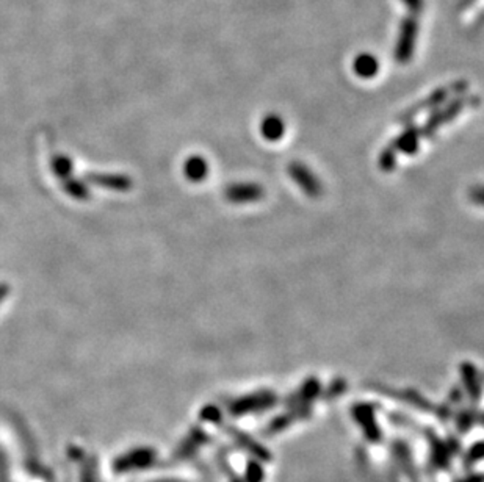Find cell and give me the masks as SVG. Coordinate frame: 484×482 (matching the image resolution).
Instances as JSON below:
<instances>
[{
  "instance_id": "8992f818",
  "label": "cell",
  "mask_w": 484,
  "mask_h": 482,
  "mask_svg": "<svg viewBox=\"0 0 484 482\" xmlns=\"http://www.w3.org/2000/svg\"><path fill=\"white\" fill-rule=\"evenodd\" d=\"M263 188L256 184H237L230 185L226 190V199L234 204H243V202H252L263 198Z\"/></svg>"
},
{
  "instance_id": "4fadbf2b",
  "label": "cell",
  "mask_w": 484,
  "mask_h": 482,
  "mask_svg": "<svg viewBox=\"0 0 484 482\" xmlns=\"http://www.w3.org/2000/svg\"><path fill=\"white\" fill-rule=\"evenodd\" d=\"M402 2L406 8H408L409 15L414 16H418L425 8V0H402Z\"/></svg>"
},
{
  "instance_id": "52a82bcc",
  "label": "cell",
  "mask_w": 484,
  "mask_h": 482,
  "mask_svg": "<svg viewBox=\"0 0 484 482\" xmlns=\"http://www.w3.org/2000/svg\"><path fill=\"white\" fill-rule=\"evenodd\" d=\"M420 137H422L420 135V127H417V125H408L403 134L395 138L390 144L397 152L402 151L404 153H408V156H412V153H416V151L418 149Z\"/></svg>"
},
{
  "instance_id": "5b68a950",
  "label": "cell",
  "mask_w": 484,
  "mask_h": 482,
  "mask_svg": "<svg viewBox=\"0 0 484 482\" xmlns=\"http://www.w3.org/2000/svg\"><path fill=\"white\" fill-rule=\"evenodd\" d=\"M289 174L292 176V179L297 182L301 188H303V191L307 194V196L317 198L318 194L321 193L320 182L317 180V177H315L311 171L307 170L303 163H299V162L290 163Z\"/></svg>"
},
{
  "instance_id": "3957f363",
  "label": "cell",
  "mask_w": 484,
  "mask_h": 482,
  "mask_svg": "<svg viewBox=\"0 0 484 482\" xmlns=\"http://www.w3.org/2000/svg\"><path fill=\"white\" fill-rule=\"evenodd\" d=\"M417 33H418V20L417 16L409 15L403 19L399 25V33L395 46V60L398 63H408L414 57L417 43Z\"/></svg>"
},
{
  "instance_id": "8fae6325",
  "label": "cell",
  "mask_w": 484,
  "mask_h": 482,
  "mask_svg": "<svg viewBox=\"0 0 484 482\" xmlns=\"http://www.w3.org/2000/svg\"><path fill=\"white\" fill-rule=\"evenodd\" d=\"M462 374H464V381L467 383L469 390H472L475 398H478L480 396V379H478V373H476L475 367L470 365V363H464V365H462Z\"/></svg>"
},
{
  "instance_id": "6da1fadb",
  "label": "cell",
  "mask_w": 484,
  "mask_h": 482,
  "mask_svg": "<svg viewBox=\"0 0 484 482\" xmlns=\"http://www.w3.org/2000/svg\"><path fill=\"white\" fill-rule=\"evenodd\" d=\"M467 88H469V83L466 80H458V82H453L452 85L442 87V88H439L436 91H433V93L428 96L426 99L417 102L414 107L403 111V113L399 115V118H398V122L408 124V122H411L414 120V118H417L418 113H422V111L438 108V107L442 106V103L450 99V97H456V96L464 94L466 91H467Z\"/></svg>"
},
{
  "instance_id": "30bf717a",
  "label": "cell",
  "mask_w": 484,
  "mask_h": 482,
  "mask_svg": "<svg viewBox=\"0 0 484 482\" xmlns=\"http://www.w3.org/2000/svg\"><path fill=\"white\" fill-rule=\"evenodd\" d=\"M209 172V166L206 160L202 157H192L187 160L185 163V174L188 180L192 182H202L206 179Z\"/></svg>"
},
{
  "instance_id": "277c9868",
  "label": "cell",
  "mask_w": 484,
  "mask_h": 482,
  "mask_svg": "<svg viewBox=\"0 0 484 482\" xmlns=\"http://www.w3.org/2000/svg\"><path fill=\"white\" fill-rule=\"evenodd\" d=\"M276 401V396L271 392H259L249 396H243L240 400L230 404V412L232 414H244V412H256L263 410L266 407L273 406V402Z\"/></svg>"
},
{
  "instance_id": "7c38bea8",
  "label": "cell",
  "mask_w": 484,
  "mask_h": 482,
  "mask_svg": "<svg viewBox=\"0 0 484 482\" xmlns=\"http://www.w3.org/2000/svg\"><path fill=\"white\" fill-rule=\"evenodd\" d=\"M397 163V151L392 148V144L389 148H385L380 157V167L383 171H392L395 167Z\"/></svg>"
},
{
  "instance_id": "7a4b0ae2",
  "label": "cell",
  "mask_w": 484,
  "mask_h": 482,
  "mask_svg": "<svg viewBox=\"0 0 484 482\" xmlns=\"http://www.w3.org/2000/svg\"><path fill=\"white\" fill-rule=\"evenodd\" d=\"M472 101H475L473 97L470 99V97H467L464 94L456 96L450 103H447L445 107L436 110L430 118H428L426 124L423 125L422 129H420V135L426 137V138H431L434 134H436L438 129L440 127L442 124H447V122L453 121L462 110H464L467 106H470L469 102H472Z\"/></svg>"
},
{
  "instance_id": "9c48e42d",
  "label": "cell",
  "mask_w": 484,
  "mask_h": 482,
  "mask_svg": "<svg viewBox=\"0 0 484 482\" xmlns=\"http://www.w3.org/2000/svg\"><path fill=\"white\" fill-rule=\"evenodd\" d=\"M285 124L278 115H268L262 121V135L270 141H278L284 135Z\"/></svg>"
},
{
  "instance_id": "ba28073f",
  "label": "cell",
  "mask_w": 484,
  "mask_h": 482,
  "mask_svg": "<svg viewBox=\"0 0 484 482\" xmlns=\"http://www.w3.org/2000/svg\"><path fill=\"white\" fill-rule=\"evenodd\" d=\"M354 72L362 77V79H371L378 74V69H380V63L370 53H362L359 57H356L353 63Z\"/></svg>"
},
{
  "instance_id": "5bb4252c",
  "label": "cell",
  "mask_w": 484,
  "mask_h": 482,
  "mask_svg": "<svg viewBox=\"0 0 484 482\" xmlns=\"http://www.w3.org/2000/svg\"><path fill=\"white\" fill-rule=\"evenodd\" d=\"M475 2V0H461L459 5H458V10H466L469 8L470 5H472Z\"/></svg>"
}]
</instances>
